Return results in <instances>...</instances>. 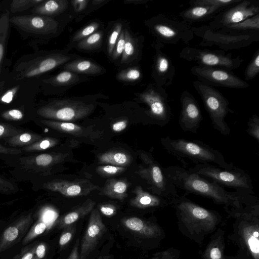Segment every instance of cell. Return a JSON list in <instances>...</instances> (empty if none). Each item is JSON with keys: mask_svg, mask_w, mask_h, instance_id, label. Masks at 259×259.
<instances>
[{"mask_svg": "<svg viewBox=\"0 0 259 259\" xmlns=\"http://www.w3.org/2000/svg\"><path fill=\"white\" fill-rule=\"evenodd\" d=\"M205 179L224 188L235 189L242 193L253 194V186L250 176L243 169L234 167L225 169L211 164H198L188 169Z\"/></svg>", "mask_w": 259, "mask_h": 259, "instance_id": "obj_5", "label": "cell"}, {"mask_svg": "<svg viewBox=\"0 0 259 259\" xmlns=\"http://www.w3.org/2000/svg\"><path fill=\"white\" fill-rule=\"evenodd\" d=\"M135 196L131 199V206L141 209L156 210L171 205V201L143 189L138 185L133 190Z\"/></svg>", "mask_w": 259, "mask_h": 259, "instance_id": "obj_23", "label": "cell"}, {"mask_svg": "<svg viewBox=\"0 0 259 259\" xmlns=\"http://www.w3.org/2000/svg\"><path fill=\"white\" fill-rule=\"evenodd\" d=\"M100 24L97 22H92L77 31L73 36V41H80L88 37L98 29Z\"/></svg>", "mask_w": 259, "mask_h": 259, "instance_id": "obj_44", "label": "cell"}, {"mask_svg": "<svg viewBox=\"0 0 259 259\" xmlns=\"http://www.w3.org/2000/svg\"><path fill=\"white\" fill-rule=\"evenodd\" d=\"M95 204L96 202L94 201L90 198L88 199L82 204L57 220V226L59 228H65L72 225L91 212L94 209Z\"/></svg>", "mask_w": 259, "mask_h": 259, "instance_id": "obj_27", "label": "cell"}, {"mask_svg": "<svg viewBox=\"0 0 259 259\" xmlns=\"http://www.w3.org/2000/svg\"><path fill=\"white\" fill-rule=\"evenodd\" d=\"M80 80V76L72 72L65 70L47 79L46 82L57 87H66Z\"/></svg>", "mask_w": 259, "mask_h": 259, "instance_id": "obj_33", "label": "cell"}, {"mask_svg": "<svg viewBox=\"0 0 259 259\" xmlns=\"http://www.w3.org/2000/svg\"><path fill=\"white\" fill-rule=\"evenodd\" d=\"M258 13V1L242 0L218 14L208 26L214 30H219L226 26L240 22Z\"/></svg>", "mask_w": 259, "mask_h": 259, "instance_id": "obj_14", "label": "cell"}, {"mask_svg": "<svg viewBox=\"0 0 259 259\" xmlns=\"http://www.w3.org/2000/svg\"><path fill=\"white\" fill-rule=\"evenodd\" d=\"M225 231L219 228L214 232L204 250L201 259H225Z\"/></svg>", "mask_w": 259, "mask_h": 259, "instance_id": "obj_25", "label": "cell"}, {"mask_svg": "<svg viewBox=\"0 0 259 259\" xmlns=\"http://www.w3.org/2000/svg\"><path fill=\"white\" fill-rule=\"evenodd\" d=\"M128 124L126 119H122L114 122L112 125V129L116 132H120L125 130Z\"/></svg>", "mask_w": 259, "mask_h": 259, "instance_id": "obj_55", "label": "cell"}, {"mask_svg": "<svg viewBox=\"0 0 259 259\" xmlns=\"http://www.w3.org/2000/svg\"><path fill=\"white\" fill-rule=\"evenodd\" d=\"M122 223L139 237L151 241L155 247L166 236L164 230L156 222L134 217L123 219Z\"/></svg>", "mask_w": 259, "mask_h": 259, "instance_id": "obj_17", "label": "cell"}, {"mask_svg": "<svg viewBox=\"0 0 259 259\" xmlns=\"http://www.w3.org/2000/svg\"><path fill=\"white\" fill-rule=\"evenodd\" d=\"M122 25L121 23H117L112 30L108 40L107 51L109 55H112L114 48L116 45L120 32L122 31Z\"/></svg>", "mask_w": 259, "mask_h": 259, "instance_id": "obj_45", "label": "cell"}, {"mask_svg": "<svg viewBox=\"0 0 259 259\" xmlns=\"http://www.w3.org/2000/svg\"><path fill=\"white\" fill-rule=\"evenodd\" d=\"M15 189L12 183L0 177V193L9 194L12 193Z\"/></svg>", "mask_w": 259, "mask_h": 259, "instance_id": "obj_53", "label": "cell"}, {"mask_svg": "<svg viewBox=\"0 0 259 259\" xmlns=\"http://www.w3.org/2000/svg\"><path fill=\"white\" fill-rule=\"evenodd\" d=\"M5 131V127L3 125L0 124V137L2 136Z\"/></svg>", "mask_w": 259, "mask_h": 259, "instance_id": "obj_61", "label": "cell"}, {"mask_svg": "<svg viewBox=\"0 0 259 259\" xmlns=\"http://www.w3.org/2000/svg\"><path fill=\"white\" fill-rule=\"evenodd\" d=\"M78 248L79 240L77 239L67 259H80Z\"/></svg>", "mask_w": 259, "mask_h": 259, "instance_id": "obj_59", "label": "cell"}, {"mask_svg": "<svg viewBox=\"0 0 259 259\" xmlns=\"http://www.w3.org/2000/svg\"><path fill=\"white\" fill-rule=\"evenodd\" d=\"M47 229L46 224L42 221H38L34 224L29 229L23 238L22 244L26 245L42 234Z\"/></svg>", "mask_w": 259, "mask_h": 259, "instance_id": "obj_39", "label": "cell"}, {"mask_svg": "<svg viewBox=\"0 0 259 259\" xmlns=\"http://www.w3.org/2000/svg\"><path fill=\"white\" fill-rule=\"evenodd\" d=\"M98 174L103 177H112L124 172L126 168L112 165H102L96 167Z\"/></svg>", "mask_w": 259, "mask_h": 259, "instance_id": "obj_43", "label": "cell"}, {"mask_svg": "<svg viewBox=\"0 0 259 259\" xmlns=\"http://www.w3.org/2000/svg\"><path fill=\"white\" fill-rule=\"evenodd\" d=\"M32 136L28 133H24L19 137V140L23 143H27L31 140Z\"/></svg>", "mask_w": 259, "mask_h": 259, "instance_id": "obj_60", "label": "cell"}, {"mask_svg": "<svg viewBox=\"0 0 259 259\" xmlns=\"http://www.w3.org/2000/svg\"><path fill=\"white\" fill-rule=\"evenodd\" d=\"M162 45L159 41L155 44L152 75L156 84L165 88L172 84L176 69L170 57L161 50Z\"/></svg>", "mask_w": 259, "mask_h": 259, "instance_id": "obj_20", "label": "cell"}, {"mask_svg": "<svg viewBox=\"0 0 259 259\" xmlns=\"http://www.w3.org/2000/svg\"><path fill=\"white\" fill-rule=\"evenodd\" d=\"M181 109L179 118L181 128L186 132L197 134L202 120V115L197 100L187 90L181 95Z\"/></svg>", "mask_w": 259, "mask_h": 259, "instance_id": "obj_15", "label": "cell"}, {"mask_svg": "<svg viewBox=\"0 0 259 259\" xmlns=\"http://www.w3.org/2000/svg\"><path fill=\"white\" fill-rule=\"evenodd\" d=\"M190 71L198 80L213 87L244 89L249 86L232 71L225 69L195 65L191 67Z\"/></svg>", "mask_w": 259, "mask_h": 259, "instance_id": "obj_13", "label": "cell"}, {"mask_svg": "<svg viewBox=\"0 0 259 259\" xmlns=\"http://www.w3.org/2000/svg\"><path fill=\"white\" fill-rule=\"evenodd\" d=\"M63 68L76 74L89 75L99 74L103 72V69L98 64L88 60L78 59L65 64Z\"/></svg>", "mask_w": 259, "mask_h": 259, "instance_id": "obj_28", "label": "cell"}, {"mask_svg": "<svg viewBox=\"0 0 259 259\" xmlns=\"http://www.w3.org/2000/svg\"><path fill=\"white\" fill-rule=\"evenodd\" d=\"M89 3L87 0H75L71 2L74 10L76 12H79L84 10Z\"/></svg>", "mask_w": 259, "mask_h": 259, "instance_id": "obj_54", "label": "cell"}, {"mask_svg": "<svg viewBox=\"0 0 259 259\" xmlns=\"http://www.w3.org/2000/svg\"><path fill=\"white\" fill-rule=\"evenodd\" d=\"M128 187V184L126 180L109 179L105 183L103 193L108 197L122 200L127 196Z\"/></svg>", "mask_w": 259, "mask_h": 259, "instance_id": "obj_29", "label": "cell"}, {"mask_svg": "<svg viewBox=\"0 0 259 259\" xmlns=\"http://www.w3.org/2000/svg\"><path fill=\"white\" fill-rule=\"evenodd\" d=\"M225 259H237L235 256H225Z\"/></svg>", "mask_w": 259, "mask_h": 259, "instance_id": "obj_63", "label": "cell"}, {"mask_svg": "<svg viewBox=\"0 0 259 259\" xmlns=\"http://www.w3.org/2000/svg\"><path fill=\"white\" fill-rule=\"evenodd\" d=\"M44 0H14L11 4L12 13L21 12L34 8L42 3Z\"/></svg>", "mask_w": 259, "mask_h": 259, "instance_id": "obj_40", "label": "cell"}, {"mask_svg": "<svg viewBox=\"0 0 259 259\" xmlns=\"http://www.w3.org/2000/svg\"><path fill=\"white\" fill-rule=\"evenodd\" d=\"M142 164L137 171L148 185L153 193L170 201L178 195L177 188L169 180L163 167L150 153L142 152L140 154Z\"/></svg>", "mask_w": 259, "mask_h": 259, "instance_id": "obj_8", "label": "cell"}, {"mask_svg": "<svg viewBox=\"0 0 259 259\" xmlns=\"http://www.w3.org/2000/svg\"><path fill=\"white\" fill-rule=\"evenodd\" d=\"M44 187L66 197L85 196L92 191L100 189L98 186L85 179L72 181L56 180L46 183Z\"/></svg>", "mask_w": 259, "mask_h": 259, "instance_id": "obj_21", "label": "cell"}, {"mask_svg": "<svg viewBox=\"0 0 259 259\" xmlns=\"http://www.w3.org/2000/svg\"><path fill=\"white\" fill-rule=\"evenodd\" d=\"M35 243L23 247L21 251L12 259H32L34 254Z\"/></svg>", "mask_w": 259, "mask_h": 259, "instance_id": "obj_49", "label": "cell"}, {"mask_svg": "<svg viewBox=\"0 0 259 259\" xmlns=\"http://www.w3.org/2000/svg\"><path fill=\"white\" fill-rule=\"evenodd\" d=\"M100 212L105 216L112 217L116 213V207L110 203H103L99 206Z\"/></svg>", "mask_w": 259, "mask_h": 259, "instance_id": "obj_52", "label": "cell"}, {"mask_svg": "<svg viewBox=\"0 0 259 259\" xmlns=\"http://www.w3.org/2000/svg\"><path fill=\"white\" fill-rule=\"evenodd\" d=\"M41 122L60 132L74 135H83L85 128L71 122L61 121L54 120H44Z\"/></svg>", "mask_w": 259, "mask_h": 259, "instance_id": "obj_32", "label": "cell"}, {"mask_svg": "<svg viewBox=\"0 0 259 259\" xmlns=\"http://www.w3.org/2000/svg\"><path fill=\"white\" fill-rule=\"evenodd\" d=\"M5 115L6 116H9L10 118L15 120L21 119L23 116L22 112L18 109L10 110L6 112Z\"/></svg>", "mask_w": 259, "mask_h": 259, "instance_id": "obj_57", "label": "cell"}, {"mask_svg": "<svg viewBox=\"0 0 259 259\" xmlns=\"http://www.w3.org/2000/svg\"><path fill=\"white\" fill-rule=\"evenodd\" d=\"M169 180L177 188L211 199L214 203L224 206V209H239L257 201L251 194L239 192H230L201 176L179 166L163 167Z\"/></svg>", "mask_w": 259, "mask_h": 259, "instance_id": "obj_1", "label": "cell"}, {"mask_svg": "<svg viewBox=\"0 0 259 259\" xmlns=\"http://www.w3.org/2000/svg\"><path fill=\"white\" fill-rule=\"evenodd\" d=\"M58 142L59 141L57 139L53 138L45 139L34 145V149L45 150L56 145Z\"/></svg>", "mask_w": 259, "mask_h": 259, "instance_id": "obj_51", "label": "cell"}, {"mask_svg": "<svg viewBox=\"0 0 259 259\" xmlns=\"http://www.w3.org/2000/svg\"><path fill=\"white\" fill-rule=\"evenodd\" d=\"M179 57L199 66L213 67L232 71L238 69L243 62L239 56L233 57L231 53L219 50L200 49L186 47L179 53Z\"/></svg>", "mask_w": 259, "mask_h": 259, "instance_id": "obj_10", "label": "cell"}, {"mask_svg": "<svg viewBox=\"0 0 259 259\" xmlns=\"http://www.w3.org/2000/svg\"><path fill=\"white\" fill-rule=\"evenodd\" d=\"M171 206L176 210L179 230L198 244H202L205 238L216 230L222 220L218 212L199 205L186 194L173 198Z\"/></svg>", "mask_w": 259, "mask_h": 259, "instance_id": "obj_2", "label": "cell"}, {"mask_svg": "<svg viewBox=\"0 0 259 259\" xmlns=\"http://www.w3.org/2000/svg\"><path fill=\"white\" fill-rule=\"evenodd\" d=\"M242 0H192L189 2L190 7L219 6L229 8Z\"/></svg>", "mask_w": 259, "mask_h": 259, "instance_id": "obj_38", "label": "cell"}, {"mask_svg": "<svg viewBox=\"0 0 259 259\" xmlns=\"http://www.w3.org/2000/svg\"><path fill=\"white\" fill-rule=\"evenodd\" d=\"M192 31L194 35L201 38L199 46L215 47L225 52L244 48L259 40V34L231 35L214 30L208 25L192 27Z\"/></svg>", "mask_w": 259, "mask_h": 259, "instance_id": "obj_9", "label": "cell"}, {"mask_svg": "<svg viewBox=\"0 0 259 259\" xmlns=\"http://www.w3.org/2000/svg\"><path fill=\"white\" fill-rule=\"evenodd\" d=\"M124 30L125 45L122 54L121 63H127L136 57L138 53V45L127 29Z\"/></svg>", "mask_w": 259, "mask_h": 259, "instance_id": "obj_35", "label": "cell"}, {"mask_svg": "<svg viewBox=\"0 0 259 259\" xmlns=\"http://www.w3.org/2000/svg\"><path fill=\"white\" fill-rule=\"evenodd\" d=\"M259 73V49L254 53L249 63L247 66L244 76L246 81L254 78Z\"/></svg>", "mask_w": 259, "mask_h": 259, "instance_id": "obj_41", "label": "cell"}, {"mask_svg": "<svg viewBox=\"0 0 259 259\" xmlns=\"http://www.w3.org/2000/svg\"><path fill=\"white\" fill-rule=\"evenodd\" d=\"M75 232V226L73 224L64 228L59 240V244L61 247L65 246L70 241Z\"/></svg>", "mask_w": 259, "mask_h": 259, "instance_id": "obj_47", "label": "cell"}, {"mask_svg": "<svg viewBox=\"0 0 259 259\" xmlns=\"http://www.w3.org/2000/svg\"><path fill=\"white\" fill-rule=\"evenodd\" d=\"M235 219L232 233L229 239L238 248L237 259H259L258 201L239 209H225Z\"/></svg>", "mask_w": 259, "mask_h": 259, "instance_id": "obj_3", "label": "cell"}, {"mask_svg": "<svg viewBox=\"0 0 259 259\" xmlns=\"http://www.w3.org/2000/svg\"><path fill=\"white\" fill-rule=\"evenodd\" d=\"M247 126L248 134L259 142V117L256 114L252 115L248 120Z\"/></svg>", "mask_w": 259, "mask_h": 259, "instance_id": "obj_46", "label": "cell"}, {"mask_svg": "<svg viewBox=\"0 0 259 259\" xmlns=\"http://www.w3.org/2000/svg\"><path fill=\"white\" fill-rule=\"evenodd\" d=\"M161 144L169 154L179 159L187 158L196 164H211L225 169L234 167L226 161L218 150L197 140L172 139L169 136L161 138Z\"/></svg>", "mask_w": 259, "mask_h": 259, "instance_id": "obj_4", "label": "cell"}, {"mask_svg": "<svg viewBox=\"0 0 259 259\" xmlns=\"http://www.w3.org/2000/svg\"><path fill=\"white\" fill-rule=\"evenodd\" d=\"M147 24L158 41L162 44L189 45L194 38L191 25L171 16L159 14L148 20Z\"/></svg>", "mask_w": 259, "mask_h": 259, "instance_id": "obj_7", "label": "cell"}, {"mask_svg": "<svg viewBox=\"0 0 259 259\" xmlns=\"http://www.w3.org/2000/svg\"><path fill=\"white\" fill-rule=\"evenodd\" d=\"M66 154L62 153H44L35 157V164L41 167H48L62 161L66 157Z\"/></svg>", "mask_w": 259, "mask_h": 259, "instance_id": "obj_36", "label": "cell"}, {"mask_svg": "<svg viewBox=\"0 0 259 259\" xmlns=\"http://www.w3.org/2000/svg\"><path fill=\"white\" fill-rule=\"evenodd\" d=\"M33 222L31 213L23 215L7 227L0 236V253L23 239Z\"/></svg>", "mask_w": 259, "mask_h": 259, "instance_id": "obj_22", "label": "cell"}, {"mask_svg": "<svg viewBox=\"0 0 259 259\" xmlns=\"http://www.w3.org/2000/svg\"><path fill=\"white\" fill-rule=\"evenodd\" d=\"M124 45V30H122L112 54L113 59H118L122 54Z\"/></svg>", "mask_w": 259, "mask_h": 259, "instance_id": "obj_48", "label": "cell"}, {"mask_svg": "<svg viewBox=\"0 0 259 259\" xmlns=\"http://www.w3.org/2000/svg\"><path fill=\"white\" fill-rule=\"evenodd\" d=\"M103 2H104V1H102V0H96V1H93V3L94 5L100 4Z\"/></svg>", "mask_w": 259, "mask_h": 259, "instance_id": "obj_62", "label": "cell"}, {"mask_svg": "<svg viewBox=\"0 0 259 259\" xmlns=\"http://www.w3.org/2000/svg\"><path fill=\"white\" fill-rule=\"evenodd\" d=\"M93 105L79 100L60 99L41 107L38 113L54 120L71 122L88 116L94 110Z\"/></svg>", "mask_w": 259, "mask_h": 259, "instance_id": "obj_11", "label": "cell"}, {"mask_svg": "<svg viewBox=\"0 0 259 259\" xmlns=\"http://www.w3.org/2000/svg\"><path fill=\"white\" fill-rule=\"evenodd\" d=\"M10 23L26 32L46 35L55 32L58 26L53 18L42 15H20L10 18Z\"/></svg>", "mask_w": 259, "mask_h": 259, "instance_id": "obj_16", "label": "cell"}, {"mask_svg": "<svg viewBox=\"0 0 259 259\" xmlns=\"http://www.w3.org/2000/svg\"><path fill=\"white\" fill-rule=\"evenodd\" d=\"M227 8L219 6H194L183 10L180 17L188 24L211 20L215 16Z\"/></svg>", "mask_w": 259, "mask_h": 259, "instance_id": "obj_24", "label": "cell"}, {"mask_svg": "<svg viewBox=\"0 0 259 259\" xmlns=\"http://www.w3.org/2000/svg\"><path fill=\"white\" fill-rule=\"evenodd\" d=\"M138 96L140 100L148 107L145 113L155 123L162 126L169 122L171 111L165 88L159 87L155 83L149 84Z\"/></svg>", "mask_w": 259, "mask_h": 259, "instance_id": "obj_12", "label": "cell"}, {"mask_svg": "<svg viewBox=\"0 0 259 259\" xmlns=\"http://www.w3.org/2000/svg\"><path fill=\"white\" fill-rule=\"evenodd\" d=\"M17 90L13 89L6 92L1 98V101L5 103H10L14 98Z\"/></svg>", "mask_w": 259, "mask_h": 259, "instance_id": "obj_56", "label": "cell"}, {"mask_svg": "<svg viewBox=\"0 0 259 259\" xmlns=\"http://www.w3.org/2000/svg\"><path fill=\"white\" fill-rule=\"evenodd\" d=\"M103 37L102 31L96 32L79 41L77 47L78 49L84 50H91L99 48L101 46Z\"/></svg>", "mask_w": 259, "mask_h": 259, "instance_id": "obj_37", "label": "cell"}, {"mask_svg": "<svg viewBox=\"0 0 259 259\" xmlns=\"http://www.w3.org/2000/svg\"><path fill=\"white\" fill-rule=\"evenodd\" d=\"M66 0L44 1L42 3L33 8V14L45 16H51L61 13L68 7Z\"/></svg>", "mask_w": 259, "mask_h": 259, "instance_id": "obj_30", "label": "cell"}, {"mask_svg": "<svg viewBox=\"0 0 259 259\" xmlns=\"http://www.w3.org/2000/svg\"><path fill=\"white\" fill-rule=\"evenodd\" d=\"M71 59L68 55L54 53L35 59L20 69V77L38 76L65 64Z\"/></svg>", "mask_w": 259, "mask_h": 259, "instance_id": "obj_18", "label": "cell"}, {"mask_svg": "<svg viewBox=\"0 0 259 259\" xmlns=\"http://www.w3.org/2000/svg\"><path fill=\"white\" fill-rule=\"evenodd\" d=\"M48 250L47 244L43 242L36 243L34 254L32 259H44Z\"/></svg>", "mask_w": 259, "mask_h": 259, "instance_id": "obj_50", "label": "cell"}, {"mask_svg": "<svg viewBox=\"0 0 259 259\" xmlns=\"http://www.w3.org/2000/svg\"><path fill=\"white\" fill-rule=\"evenodd\" d=\"M193 85L201 97L213 127L222 135H229L231 129L225 118L228 114H233L234 111L230 108L229 101L214 87L198 80L194 81Z\"/></svg>", "mask_w": 259, "mask_h": 259, "instance_id": "obj_6", "label": "cell"}, {"mask_svg": "<svg viewBox=\"0 0 259 259\" xmlns=\"http://www.w3.org/2000/svg\"><path fill=\"white\" fill-rule=\"evenodd\" d=\"M132 161L131 156L126 152L122 151L111 150L98 156V162L100 164L124 167L129 165Z\"/></svg>", "mask_w": 259, "mask_h": 259, "instance_id": "obj_31", "label": "cell"}, {"mask_svg": "<svg viewBox=\"0 0 259 259\" xmlns=\"http://www.w3.org/2000/svg\"><path fill=\"white\" fill-rule=\"evenodd\" d=\"M106 231V227L99 210L93 209L91 212L88 224L81 242L80 259H86L95 248Z\"/></svg>", "mask_w": 259, "mask_h": 259, "instance_id": "obj_19", "label": "cell"}, {"mask_svg": "<svg viewBox=\"0 0 259 259\" xmlns=\"http://www.w3.org/2000/svg\"><path fill=\"white\" fill-rule=\"evenodd\" d=\"M9 12L6 11L0 17V74L4 60L5 46L9 30Z\"/></svg>", "mask_w": 259, "mask_h": 259, "instance_id": "obj_34", "label": "cell"}, {"mask_svg": "<svg viewBox=\"0 0 259 259\" xmlns=\"http://www.w3.org/2000/svg\"><path fill=\"white\" fill-rule=\"evenodd\" d=\"M218 31L231 35L259 34V13Z\"/></svg>", "mask_w": 259, "mask_h": 259, "instance_id": "obj_26", "label": "cell"}, {"mask_svg": "<svg viewBox=\"0 0 259 259\" xmlns=\"http://www.w3.org/2000/svg\"><path fill=\"white\" fill-rule=\"evenodd\" d=\"M0 153L6 154L16 155L21 153V151L16 148L4 147L0 144Z\"/></svg>", "mask_w": 259, "mask_h": 259, "instance_id": "obj_58", "label": "cell"}, {"mask_svg": "<svg viewBox=\"0 0 259 259\" xmlns=\"http://www.w3.org/2000/svg\"><path fill=\"white\" fill-rule=\"evenodd\" d=\"M141 72L137 68H130L119 72L117 78L122 81L132 82L139 80L141 78Z\"/></svg>", "mask_w": 259, "mask_h": 259, "instance_id": "obj_42", "label": "cell"}]
</instances>
